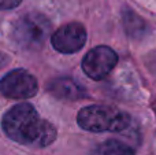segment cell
Wrapping results in <instances>:
<instances>
[{
    "mask_svg": "<svg viewBox=\"0 0 156 155\" xmlns=\"http://www.w3.org/2000/svg\"><path fill=\"white\" fill-rule=\"evenodd\" d=\"M37 91V80L23 69H15L0 80V93L8 99H29Z\"/></svg>",
    "mask_w": 156,
    "mask_h": 155,
    "instance_id": "5",
    "label": "cell"
},
{
    "mask_svg": "<svg viewBox=\"0 0 156 155\" xmlns=\"http://www.w3.org/2000/svg\"><path fill=\"white\" fill-rule=\"evenodd\" d=\"M22 0H0V10H11L21 4Z\"/></svg>",
    "mask_w": 156,
    "mask_h": 155,
    "instance_id": "10",
    "label": "cell"
},
{
    "mask_svg": "<svg viewBox=\"0 0 156 155\" xmlns=\"http://www.w3.org/2000/svg\"><path fill=\"white\" fill-rule=\"evenodd\" d=\"M51 34V22L40 13H26L18 16L11 27V37L16 45L27 51L40 49Z\"/></svg>",
    "mask_w": 156,
    "mask_h": 155,
    "instance_id": "3",
    "label": "cell"
},
{
    "mask_svg": "<svg viewBox=\"0 0 156 155\" xmlns=\"http://www.w3.org/2000/svg\"><path fill=\"white\" fill-rule=\"evenodd\" d=\"M3 131L11 140L22 146L47 147L56 139V129L47 120H41L34 106L19 103L3 117Z\"/></svg>",
    "mask_w": 156,
    "mask_h": 155,
    "instance_id": "1",
    "label": "cell"
},
{
    "mask_svg": "<svg viewBox=\"0 0 156 155\" xmlns=\"http://www.w3.org/2000/svg\"><path fill=\"white\" fill-rule=\"evenodd\" d=\"M48 92L55 98L65 100H77L86 96L85 88L71 77H59L52 80L48 84Z\"/></svg>",
    "mask_w": 156,
    "mask_h": 155,
    "instance_id": "7",
    "label": "cell"
},
{
    "mask_svg": "<svg viewBox=\"0 0 156 155\" xmlns=\"http://www.w3.org/2000/svg\"><path fill=\"white\" fill-rule=\"evenodd\" d=\"M51 43L58 52L74 54L86 43V29L80 22H70L60 26L52 34Z\"/></svg>",
    "mask_w": 156,
    "mask_h": 155,
    "instance_id": "6",
    "label": "cell"
},
{
    "mask_svg": "<svg viewBox=\"0 0 156 155\" xmlns=\"http://www.w3.org/2000/svg\"><path fill=\"white\" fill-rule=\"evenodd\" d=\"M118 63V55L107 45H97L92 48L82 59V70L89 78L103 80L112 71Z\"/></svg>",
    "mask_w": 156,
    "mask_h": 155,
    "instance_id": "4",
    "label": "cell"
},
{
    "mask_svg": "<svg viewBox=\"0 0 156 155\" xmlns=\"http://www.w3.org/2000/svg\"><path fill=\"white\" fill-rule=\"evenodd\" d=\"M8 62H10V58H8V55L4 54V52H0V69H3L4 66H7Z\"/></svg>",
    "mask_w": 156,
    "mask_h": 155,
    "instance_id": "11",
    "label": "cell"
},
{
    "mask_svg": "<svg viewBox=\"0 0 156 155\" xmlns=\"http://www.w3.org/2000/svg\"><path fill=\"white\" fill-rule=\"evenodd\" d=\"M78 125L89 132H122L129 128L130 115L111 106L92 104L80 110Z\"/></svg>",
    "mask_w": 156,
    "mask_h": 155,
    "instance_id": "2",
    "label": "cell"
},
{
    "mask_svg": "<svg viewBox=\"0 0 156 155\" xmlns=\"http://www.w3.org/2000/svg\"><path fill=\"white\" fill-rule=\"evenodd\" d=\"M122 19H123V27L126 30L127 36L132 38H141L147 33V22L140 15L130 10L129 7H125L122 11Z\"/></svg>",
    "mask_w": 156,
    "mask_h": 155,
    "instance_id": "8",
    "label": "cell"
},
{
    "mask_svg": "<svg viewBox=\"0 0 156 155\" xmlns=\"http://www.w3.org/2000/svg\"><path fill=\"white\" fill-rule=\"evenodd\" d=\"M89 155H134V150L119 140L111 139L97 144Z\"/></svg>",
    "mask_w": 156,
    "mask_h": 155,
    "instance_id": "9",
    "label": "cell"
}]
</instances>
